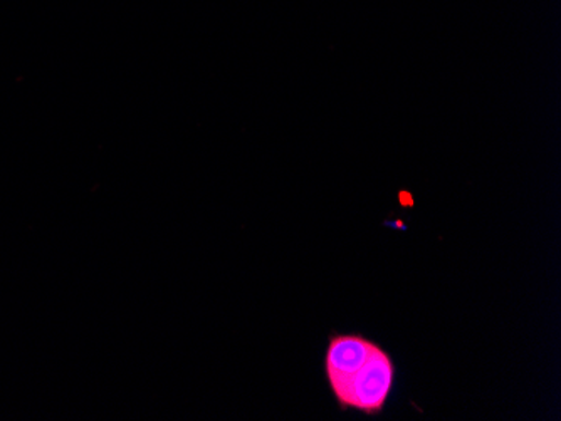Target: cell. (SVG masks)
Returning <instances> with one entry per match:
<instances>
[{
    "label": "cell",
    "instance_id": "cell-1",
    "mask_svg": "<svg viewBox=\"0 0 561 421\" xmlns=\"http://www.w3.org/2000/svg\"><path fill=\"white\" fill-rule=\"evenodd\" d=\"M396 379L397 366L392 354L377 344L364 366L333 398L343 411L355 410L367 417H377L386 410Z\"/></svg>",
    "mask_w": 561,
    "mask_h": 421
},
{
    "label": "cell",
    "instance_id": "cell-2",
    "mask_svg": "<svg viewBox=\"0 0 561 421\" xmlns=\"http://www.w3.org/2000/svg\"><path fill=\"white\" fill-rule=\"evenodd\" d=\"M378 342L358 332H333L324 353V376L331 395L336 396L364 366Z\"/></svg>",
    "mask_w": 561,
    "mask_h": 421
}]
</instances>
